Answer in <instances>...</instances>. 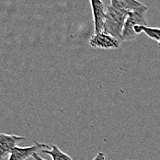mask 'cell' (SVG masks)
<instances>
[{
  "mask_svg": "<svg viewBox=\"0 0 160 160\" xmlns=\"http://www.w3.org/2000/svg\"><path fill=\"white\" fill-rule=\"evenodd\" d=\"M147 10H137L129 12L122 33V42H128L136 39L140 34L144 33L143 28L148 26L145 18Z\"/></svg>",
  "mask_w": 160,
  "mask_h": 160,
  "instance_id": "2",
  "label": "cell"
},
{
  "mask_svg": "<svg viewBox=\"0 0 160 160\" xmlns=\"http://www.w3.org/2000/svg\"><path fill=\"white\" fill-rule=\"evenodd\" d=\"M112 7L125 10V11H137V10H148V8L137 0H111Z\"/></svg>",
  "mask_w": 160,
  "mask_h": 160,
  "instance_id": "7",
  "label": "cell"
},
{
  "mask_svg": "<svg viewBox=\"0 0 160 160\" xmlns=\"http://www.w3.org/2000/svg\"><path fill=\"white\" fill-rule=\"evenodd\" d=\"M23 140H25L23 136L0 133V160H4L9 156L12 149L17 146V144Z\"/></svg>",
  "mask_w": 160,
  "mask_h": 160,
  "instance_id": "6",
  "label": "cell"
},
{
  "mask_svg": "<svg viewBox=\"0 0 160 160\" xmlns=\"http://www.w3.org/2000/svg\"><path fill=\"white\" fill-rule=\"evenodd\" d=\"M32 158H34V160H45V159H43V158H40V156L37 154V153H35L33 156H32Z\"/></svg>",
  "mask_w": 160,
  "mask_h": 160,
  "instance_id": "11",
  "label": "cell"
},
{
  "mask_svg": "<svg viewBox=\"0 0 160 160\" xmlns=\"http://www.w3.org/2000/svg\"><path fill=\"white\" fill-rule=\"evenodd\" d=\"M91 11L93 15L94 31L95 33L103 31L107 7L104 5L102 0H89Z\"/></svg>",
  "mask_w": 160,
  "mask_h": 160,
  "instance_id": "5",
  "label": "cell"
},
{
  "mask_svg": "<svg viewBox=\"0 0 160 160\" xmlns=\"http://www.w3.org/2000/svg\"><path fill=\"white\" fill-rule=\"evenodd\" d=\"M143 32L151 40L157 42L158 44L160 46V28H154V27L147 26L143 28Z\"/></svg>",
  "mask_w": 160,
  "mask_h": 160,
  "instance_id": "9",
  "label": "cell"
},
{
  "mask_svg": "<svg viewBox=\"0 0 160 160\" xmlns=\"http://www.w3.org/2000/svg\"><path fill=\"white\" fill-rule=\"evenodd\" d=\"M121 41L112 36L111 34L105 32H99L94 33L89 39L88 44L93 49H103L111 50L118 49L121 45Z\"/></svg>",
  "mask_w": 160,
  "mask_h": 160,
  "instance_id": "3",
  "label": "cell"
},
{
  "mask_svg": "<svg viewBox=\"0 0 160 160\" xmlns=\"http://www.w3.org/2000/svg\"><path fill=\"white\" fill-rule=\"evenodd\" d=\"M93 160H107L106 158V155L103 152H99L97 154V156L94 158Z\"/></svg>",
  "mask_w": 160,
  "mask_h": 160,
  "instance_id": "10",
  "label": "cell"
},
{
  "mask_svg": "<svg viewBox=\"0 0 160 160\" xmlns=\"http://www.w3.org/2000/svg\"><path fill=\"white\" fill-rule=\"evenodd\" d=\"M128 14V11L116 8L112 5L107 6L103 32L111 34L122 42V33Z\"/></svg>",
  "mask_w": 160,
  "mask_h": 160,
  "instance_id": "1",
  "label": "cell"
},
{
  "mask_svg": "<svg viewBox=\"0 0 160 160\" xmlns=\"http://www.w3.org/2000/svg\"><path fill=\"white\" fill-rule=\"evenodd\" d=\"M47 148H49L48 144H41L39 142H36L35 144L26 147L17 145L16 147L12 149L8 160H27L32 158L37 151L47 149Z\"/></svg>",
  "mask_w": 160,
  "mask_h": 160,
  "instance_id": "4",
  "label": "cell"
},
{
  "mask_svg": "<svg viewBox=\"0 0 160 160\" xmlns=\"http://www.w3.org/2000/svg\"><path fill=\"white\" fill-rule=\"evenodd\" d=\"M42 151L44 154L49 155L52 160H73L70 158V156L60 150V148L55 144H52L51 149H43Z\"/></svg>",
  "mask_w": 160,
  "mask_h": 160,
  "instance_id": "8",
  "label": "cell"
}]
</instances>
